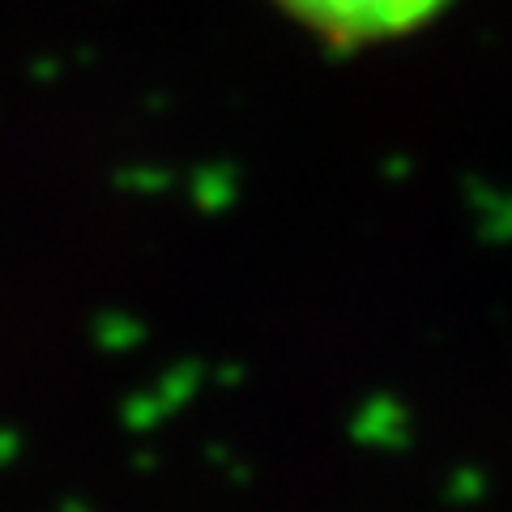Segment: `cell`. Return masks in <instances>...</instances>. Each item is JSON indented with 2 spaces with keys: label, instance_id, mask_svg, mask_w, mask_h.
Masks as SVG:
<instances>
[{
  "label": "cell",
  "instance_id": "6da1fadb",
  "mask_svg": "<svg viewBox=\"0 0 512 512\" xmlns=\"http://www.w3.org/2000/svg\"><path fill=\"white\" fill-rule=\"evenodd\" d=\"M299 26L333 43H376L427 26L448 0H278Z\"/></svg>",
  "mask_w": 512,
  "mask_h": 512
}]
</instances>
